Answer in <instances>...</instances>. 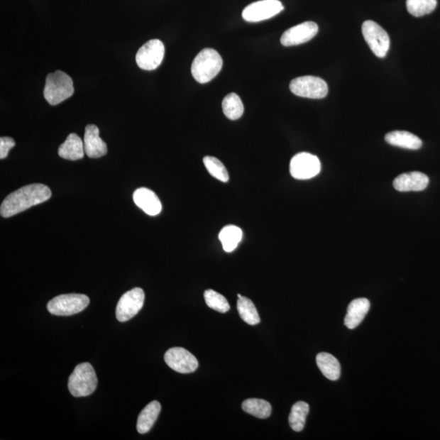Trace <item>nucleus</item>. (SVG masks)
<instances>
[{
    "label": "nucleus",
    "instance_id": "nucleus-22",
    "mask_svg": "<svg viewBox=\"0 0 440 440\" xmlns=\"http://www.w3.org/2000/svg\"><path fill=\"white\" fill-rule=\"evenodd\" d=\"M219 238L224 251L233 252L242 239V231L235 225H228L220 231Z\"/></svg>",
    "mask_w": 440,
    "mask_h": 440
},
{
    "label": "nucleus",
    "instance_id": "nucleus-27",
    "mask_svg": "<svg viewBox=\"0 0 440 440\" xmlns=\"http://www.w3.org/2000/svg\"><path fill=\"white\" fill-rule=\"evenodd\" d=\"M408 12L417 18L430 14L437 7V0H407Z\"/></svg>",
    "mask_w": 440,
    "mask_h": 440
},
{
    "label": "nucleus",
    "instance_id": "nucleus-7",
    "mask_svg": "<svg viewBox=\"0 0 440 440\" xmlns=\"http://www.w3.org/2000/svg\"><path fill=\"white\" fill-rule=\"evenodd\" d=\"M362 33L375 56L379 58L387 56L390 48V38L382 26L373 21H366L362 25Z\"/></svg>",
    "mask_w": 440,
    "mask_h": 440
},
{
    "label": "nucleus",
    "instance_id": "nucleus-14",
    "mask_svg": "<svg viewBox=\"0 0 440 440\" xmlns=\"http://www.w3.org/2000/svg\"><path fill=\"white\" fill-rule=\"evenodd\" d=\"M84 144L85 153L91 158H101L108 152L107 145L101 138L100 131L96 125L86 126Z\"/></svg>",
    "mask_w": 440,
    "mask_h": 440
},
{
    "label": "nucleus",
    "instance_id": "nucleus-28",
    "mask_svg": "<svg viewBox=\"0 0 440 440\" xmlns=\"http://www.w3.org/2000/svg\"><path fill=\"white\" fill-rule=\"evenodd\" d=\"M203 163H204L208 172L210 173L213 177L221 181V182H228L229 180L228 170L218 158L207 156L203 158Z\"/></svg>",
    "mask_w": 440,
    "mask_h": 440
},
{
    "label": "nucleus",
    "instance_id": "nucleus-30",
    "mask_svg": "<svg viewBox=\"0 0 440 440\" xmlns=\"http://www.w3.org/2000/svg\"><path fill=\"white\" fill-rule=\"evenodd\" d=\"M16 145V142L11 137L3 136L0 138V158H6L9 153Z\"/></svg>",
    "mask_w": 440,
    "mask_h": 440
},
{
    "label": "nucleus",
    "instance_id": "nucleus-26",
    "mask_svg": "<svg viewBox=\"0 0 440 440\" xmlns=\"http://www.w3.org/2000/svg\"><path fill=\"white\" fill-rule=\"evenodd\" d=\"M238 311L242 320L251 326L260 323V317L256 307L250 299L241 297L238 301Z\"/></svg>",
    "mask_w": 440,
    "mask_h": 440
},
{
    "label": "nucleus",
    "instance_id": "nucleus-12",
    "mask_svg": "<svg viewBox=\"0 0 440 440\" xmlns=\"http://www.w3.org/2000/svg\"><path fill=\"white\" fill-rule=\"evenodd\" d=\"M165 362L175 372L191 373L198 367L196 357L183 348L169 349L164 356Z\"/></svg>",
    "mask_w": 440,
    "mask_h": 440
},
{
    "label": "nucleus",
    "instance_id": "nucleus-21",
    "mask_svg": "<svg viewBox=\"0 0 440 440\" xmlns=\"http://www.w3.org/2000/svg\"><path fill=\"white\" fill-rule=\"evenodd\" d=\"M317 364L323 375L329 380L336 381L340 378L341 366L333 355L321 352L317 356Z\"/></svg>",
    "mask_w": 440,
    "mask_h": 440
},
{
    "label": "nucleus",
    "instance_id": "nucleus-25",
    "mask_svg": "<svg viewBox=\"0 0 440 440\" xmlns=\"http://www.w3.org/2000/svg\"><path fill=\"white\" fill-rule=\"evenodd\" d=\"M222 108L225 116L230 120H238L244 114L243 103L236 93H230L224 98Z\"/></svg>",
    "mask_w": 440,
    "mask_h": 440
},
{
    "label": "nucleus",
    "instance_id": "nucleus-18",
    "mask_svg": "<svg viewBox=\"0 0 440 440\" xmlns=\"http://www.w3.org/2000/svg\"><path fill=\"white\" fill-rule=\"evenodd\" d=\"M58 154L60 158L66 160L77 161L84 157V144L80 137L71 133L67 139L58 148Z\"/></svg>",
    "mask_w": 440,
    "mask_h": 440
},
{
    "label": "nucleus",
    "instance_id": "nucleus-4",
    "mask_svg": "<svg viewBox=\"0 0 440 440\" xmlns=\"http://www.w3.org/2000/svg\"><path fill=\"white\" fill-rule=\"evenodd\" d=\"M97 377L94 368L89 363L77 365L69 378L68 388L75 397H84L95 392Z\"/></svg>",
    "mask_w": 440,
    "mask_h": 440
},
{
    "label": "nucleus",
    "instance_id": "nucleus-10",
    "mask_svg": "<svg viewBox=\"0 0 440 440\" xmlns=\"http://www.w3.org/2000/svg\"><path fill=\"white\" fill-rule=\"evenodd\" d=\"M165 47L162 41L152 40L144 44L137 52L136 62L142 70H153L163 62Z\"/></svg>",
    "mask_w": 440,
    "mask_h": 440
},
{
    "label": "nucleus",
    "instance_id": "nucleus-3",
    "mask_svg": "<svg viewBox=\"0 0 440 440\" xmlns=\"http://www.w3.org/2000/svg\"><path fill=\"white\" fill-rule=\"evenodd\" d=\"M74 92L73 80L63 71L57 70L47 76L43 95L51 106H57L67 100L73 96Z\"/></svg>",
    "mask_w": 440,
    "mask_h": 440
},
{
    "label": "nucleus",
    "instance_id": "nucleus-16",
    "mask_svg": "<svg viewBox=\"0 0 440 440\" xmlns=\"http://www.w3.org/2000/svg\"><path fill=\"white\" fill-rule=\"evenodd\" d=\"M136 205L148 216H155L162 211V203L154 192L147 188L137 189L133 194Z\"/></svg>",
    "mask_w": 440,
    "mask_h": 440
},
{
    "label": "nucleus",
    "instance_id": "nucleus-20",
    "mask_svg": "<svg viewBox=\"0 0 440 440\" xmlns=\"http://www.w3.org/2000/svg\"><path fill=\"white\" fill-rule=\"evenodd\" d=\"M161 405L158 401H152L143 409L137 420V431L145 434L150 431L161 412Z\"/></svg>",
    "mask_w": 440,
    "mask_h": 440
},
{
    "label": "nucleus",
    "instance_id": "nucleus-5",
    "mask_svg": "<svg viewBox=\"0 0 440 440\" xmlns=\"http://www.w3.org/2000/svg\"><path fill=\"white\" fill-rule=\"evenodd\" d=\"M89 304L90 299L85 295L69 294L55 297L48 302L47 308L53 315L66 317L78 314Z\"/></svg>",
    "mask_w": 440,
    "mask_h": 440
},
{
    "label": "nucleus",
    "instance_id": "nucleus-29",
    "mask_svg": "<svg viewBox=\"0 0 440 440\" xmlns=\"http://www.w3.org/2000/svg\"><path fill=\"white\" fill-rule=\"evenodd\" d=\"M206 304L211 309L225 313L229 311L230 305L228 300L222 295L213 290H207L204 293Z\"/></svg>",
    "mask_w": 440,
    "mask_h": 440
},
{
    "label": "nucleus",
    "instance_id": "nucleus-23",
    "mask_svg": "<svg viewBox=\"0 0 440 440\" xmlns=\"http://www.w3.org/2000/svg\"><path fill=\"white\" fill-rule=\"evenodd\" d=\"M242 409L247 414L260 419H265L272 414V405L267 400L261 399H248L242 403Z\"/></svg>",
    "mask_w": 440,
    "mask_h": 440
},
{
    "label": "nucleus",
    "instance_id": "nucleus-13",
    "mask_svg": "<svg viewBox=\"0 0 440 440\" xmlns=\"http://www.w3.org/2000/svg\"><path fill=\"white\" fill-rule=\"evenodd\" d=\"M318 30L315 22H302L286 31L280 38V43L285 47L299 45L312 40L317 35Z\"/></svg>",
    "mask_w": 440,
    "mask_h": 440
},
{
    "label": "nucleus",
    "instance_id": "nucleus-24",
    "mask_svg": "<svg viewBox=\"0 0 440 440\" xmlns=\"http://www.w3.org/2000/svg\"><path fill=\"white\" fill-rule=\"evenodd\" d=\"M308 412L309 405L304 401H299L293 405L289 417V424L293 431L300 432L304 430Z\"/></svg>",
    "mask_w": 440,
    "mask_h": 440
},
{
    "label": "nucleus",
    "instance_id": "nucleus-11",
    "mask_svg": "<svg viewBox=\"0 0 440 440\" xmlns=\"http://www.w3.org/2000/svg\"><path fill=\"white\" fill-rule=\"evenodd\" d=\"M279 0H260L252 3L242 12V18L248 22H260L273 18L283 11Z\"/></svg>",
    "mask_w": 440,
    "mask_h": 440
},
{
    "label": "nucleus",
    "instance_id": "nucleus-31",
    "mask_svg": "<svg viewBox=\"0 0 440 440\" xmlns=\"http://www.w3.org/2000/svg\"><path fill=\"white\" fill-rule=\"evenodd\" d=\"M238 298L240 299V298H241V297H242V296H241L240 294H238Z\"/></svg>",
    "mask_w": 440,
    "mask_h": 440
},
{
    "label": "nucleus",
    "instance_id": "nucleus-17",
    "mask_svg": "<svg viewBox=\"0 0 440 440\" xmlns=\"http://www.w3.org/2000/svg\"><path fill=\"white\" fill-rule=\"evenodd\" d=\"M370 308V302L367 299H356L351 302L348 312L344 319V324L350 329H356L364 320Z\"/></svg>",
    "mask_w": 440,
    "mask_h": 440
},
{
    "label": "nucleus",
    "instance_id": "nucleus-1",
    "mask_svg": "<svg viewBox=\"0 0 440 440\" xmlns=\"http://www.w3.org/2000/svg\"><path fill=\"white\" fill-rule=\"evenodd\" d=\"M52 191L43 184H32L12 192L2 202L0 214L9 218L50 199Z\"/></svg>",
    "mask_w": 440,
    "mask_h": 440
},
{
    "label": "nucleus",
    "instance_id": "nucleus-2",
    "mask_svg": "<svg viewBox=\"0 0 440 440\" xmlns=\"http://www.w3.org/2000/svg\"><path fill=\"white\" fill-rule=\"evenodd\" d=\"M222 66L223 60L219 53L212 48H205L192 62L191 72L197 82L207 84L216 78Z\"/></svg>",
    "mask_w": 440,
    "mask_h": 440
},
{
    "label": "nucleus",
    "instance_id": "nucleus-9",
    "mask_svg": "<svg viewBox=\"0 0 440 440\" xmlns=\"http://www.w3.org/2000/svg\"><path fill=\"white\" fill-rule=\"evenodd\" d=\"M145 292L141 288H134L121 297L117 308L116 317L120 322H126L138 313L144 305Z\"/></svg>",
    "mask_w": 440,
    "mask_h": 440
},
{
    "label": "nucleus",
    "instance_id": "nucleus-8",
    "mask_svg": "<svg viewBox=\"0 0 440 440\" xmlns=\"http://www.w3.org/2000/svg\"><path fill=\"white\" fill-rule=\"evenodd\" d=\"M319 158L309 153H299L291 159L290 172L296 180H309L321 172Z\"/></svg>",
    "mask_w": 440,
    "mask_h": 440
},
{
    "label": "nucleus",
    "instance_id": "nucleus-6",
    "mask_svg": "<svg viewBox=\"0 0 440 440\" xmlns=\"http://www.w3.org/2000/svg\"><path fill=\"white\" fill-rule=\"evenodd\" d=\"M290 89L295 96L322 99L328 94L326 82L315 76H302L291 81Z\"/></svg>",
    "mask_w": 440,
    "mask_h": 440
},
{
    "label": "nucleus",
    "instance_id": "nucleus-19",
    "mask_svg": "<svg viewBox=\"0 0 440 440\" xmlns=\"http://www.w3.org/2000/svg\"><path fill=\"white\" fill-rule=\"evenodd\" d=\"M388 144L393 146L407 148V150H419L422 145L420 138L410 132L405 131H395L389 132L385 136Z\"/></svg>",
    "mask_w": 440,
    "mask_h": 440
},
{
    "label": "nucleus",
    "instance_id": "nucleus-15",
    "mask_svg": "<svg viewBox=\"0 0 440 440\" xmlns=\"http://www.w3.org/2000/svg\"><path fill=\"white\" fill-rule=\"evenodd\" d=\"M428 185V176L418 172L401 174L393 182L394 188L400 192L422 191Z\"/></svg>",
    "mask_w": 440,
    "mask_h": 440
}]
</instances>
